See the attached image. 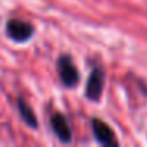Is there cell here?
Here are the masks:
<instances>
[{"label": "cell", "mask_w": 147, "mask_h": 147, "mask_svg": "<svg viewBox=\"0 0 147 147\" xmlns=\"http://www.w3.org/2000/svg\"><path fill=\"white\" fill-rule=\"evenodd\" d=\"M18 109H19V115L22 117V120L29 125L30 128H36L38 127V122H36V115L33 114L32 108L27 105V101L24 98L18 100Z\"/></svg>", "instance_id": "6"}, {"label": "cell", "mask_w": 147, "mask_h": 147, "mask_svg": "<svg viewBox=\"0 0 147 147\" xmlns=\"http://www.w3.org/2000/svg\"><path fill=\"white\" fill-rule=\"evenodd\" d=\"M51 128L54 131V134L59 138V141H62L63 144H68L71 141V128L68 125V120L63 114L55 112L51 117Z\"/></svg>", "instance_id": "5"}, {"label": "cell", "mask_w": 147, "mask_h": 147, "mask_svg": "<svg viewBox=\"0 0 147 147\" xmlns=\"http://www.w3.org/2000/svg\"><path fill=\"white\" fill-rule=\"evenodd\" d=\"M57 70H59V78L65 87H74L79 82V71L74 65L73 59L70 55L63 54L57 60Z\"/></svg>", "instance_id": "1"}, {"label": "cell", "mask_w": 147, "mask_h": 147, "mask_svg": "<svg viewBox=\"0 0 147 147\" xmlns=\"http://www.w3.org/2000/svg\"><path fill=\"white\" fill-rule=\"evenodd\" d=\"M92 130L93 136L101 146H117V139L114 136V131L108 127L103 120L93 119L92 120Z\"/></svg>", "instance_id": "4"}, {"label": "cell", "mask_w": 147, "mask_h": 147, "mask_svg": "<svg viewBox=\"0 0 147 147\" xmlns=\"http://www.w3.org/2000/svg\"><path fill=\"white\" fill-rule=\"evenodd\" d=\"M7 35L14 43H26L33 36V26L21 19H10L7 22Z\"/></svg>", "instance_id": "2"}, {"label": "cell", "mask_w": 147, "mask_h": 147, "mask_svg": "<svg viewBox=\"0 0 147 147\" xmlns=\"http://www.w3.org/2000/svg\"><path fill=\"white\" fill-rule=\"evenodd\" d=\"M103 87H105V73L101 71V68H93L87 81L86 96L90 101H98L103 93Z\"/></svg>", "instance_id": "3"}]
</instances>
